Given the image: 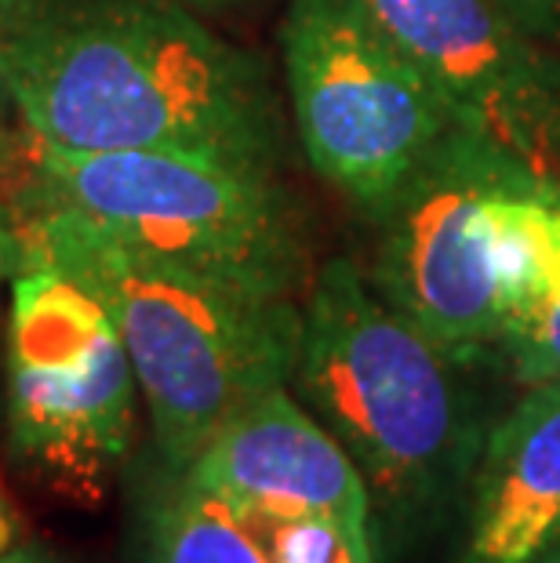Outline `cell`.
Here are the masks:
<instances>
[{"mask_svg": "<svg viewBox=\"0 0 560 563\" xmlns=\"http://www.w3.org/2000/svg\"><path fill=\"white\" fill-rule=\"evenodd\" d=\"M0 91L44 150L277 167L284 142L266 66L175 0H26L0 33Z\"/></svg>", "mask_w": 560, "mask_h": 563, "instance_id": "6da1fadb", "label": "cell"}, {"mask_svg": "<svg viewBox=\"0 0 560 563\" xmlns=\"http://www.w3.org/2000/svg\"><path fill=\"white\" fill-rule=\"evenodd\" d=\"M19 247L99 298L124 342L153 443L172 473H186L237 411L292 382L303 302L248 295L168 266L47 203H30Z\"/></svg>", "mask_w": 560, "mask_h": 563, "instance_id": "7a4b0ae2", "label": "cell"}, {"mask_svg": "<svg viewBox=\"0 0 560 563\" xmlns=\"http://www.w3.org/2000/svg\"><path fill=\"white\" fill-rule=\"evenodd\" d=\"M459 371L350 258L314 273L288 386L361 470L378 517H422L473 473Z\"/></svg>", "mask_w": 560, "mask_h": 563, "instance_id": "3957f363", "label": "cell"}, {"mask_svg": "<svg viewBox=\"0 0 560 563\" xmlns=\"http://www.w3.org/2000/svg\"><path fill=\"white\" fill-rule=\"evenodd\" d=\"M33 172L30 203L66 208L142 255L237 291L303 302L317 273L277 167L175 150L33 146Z\"/></svg>", "mask_w": 560, "mask_h": 563, "instance_id": "277c9868", "label": "cell"}, {"mask_svg": "<svg viewBox=\"0 0 560 563\" xmlns=\"http://www.w3.org/2000/svg\"><path fill=\"white\" fill-rule=\"evenodd\" d=\"M281 58L309 167L367 222L462 124L361 0H288Z\"/></svg>", "mask_w": 560, "mask_h": 563, "instance_id": "5b68a950", "label": "cell"}, {"mask_svg": "<svg viewBox=\"0 0 560 563\" xmlns=\"http://www.w3.org/2000/svg\"><path fill=\"white\" fill-rule=\"evenodd\" d=\"M135 400V371L99 298L19 247L4 323L11 451L58 495L91 501L128 459Z\"/></svg>", "mask_w": 560, "mask_h": 563, "instance_id": "8992f818", "label": "cell"}, {"mask_svg": "<svg viewBox=\"0 0 560 563\" xmlns=\"http://www.w3.org/2000/svg\"><path fill=\"white\" fill-rule=\"evenodd\" d=\"M520 172L531 167L455 124L375 222V291L462 367L503 353L484 203Z\"/></svg>", "mask_w": 560, "mask_h": 563, "instance_id": "52a82bcc", "label": "cell"}, {"mask_svg": "<svg viewBox=\"0 0 560 563\" xmlns=\"http://www.w3.org/2000/svg\"><path fill=\"white\" fill-rule=\"evenodd\" d=\"M476 135L560 186V52L495 0H361Z\"/></svg>", "mask_w": 560, "mask_h": 563, "instance_id": "ba28073f", "label": "cell"}, {"mask_svg": "<svg viewBox=\"0 0 560 563\" xmlns=\"http://www.w3.org/2000/svg\"><path fill=\"white\" fill-rule=\"evenodd\" d=\"M178 476L233 506L328 517L372 542V490L292 386L262 393L237 411Z\"/></svg>", "mask_w": 560, "mask_h": 563, "instance_id": "9c48e42d", "label": "cell"}, {"mask_svg": "<svg viewBox=\"0 0 560 563\" xmlns=\"http://www.w3.org/2000/svg\"><path fill=\"white\" fill-rule=\"evenodd\" d=\"M560 545V382L528 386L481 440L462 563H535Z\"/></svg>", "mask_w": 560, "mask_h": 563, "instance_id": "30bf717a", "label": "cell"}, {"mask_svg": "<svg viewBox=\"0 0 560 563\" xmlns=\"http://www.w3.org/2000/svg\"><path fill=\"white\" fill-rule=\"evenodd\" d=\"M146 563H273L252 527L226 498L175 473L153 501L146 523Z\"/></svg>", "mask_w": 560, "mask_h": 563, "instance_id": "8fae6325", "label": "cell"}, {"mask_svg": "<svg viewBox=\"0 0 560 563\" xmlns=\"http://www.w3.org/2000/svg\"><path fill=\"white\" fill-rule=\"evenodd\" d=\"M237 512L252 527V534L273 563H372L375 556L372 542L350 534L342 523L328 517L270 512L252 506H237Z\"/></svg>", "mask_w": 560, "mask_h": 563, "instance_id": "7c38bea8", "label": "cell"}, {"mask_svg": "<svg viewBox=\"0 0 560 563\" xmlns=\"http://www.w3.org/2000/svg\"><path fill=\"white\" fill-rule=\"evenodd\" d=\"M503 361L509 364L520 386L560 382V295L531 331H524L514 345H506Z\"/></svg>", "mask_w": 560, "mask_h": 563, "instance_id": "4fadbf2b", "label": "cell"}, {"mask_svg": "<svg viewBox=\"0 0 560 563\" xmlns=\"http://www.w3.org/2000/svg\"><path fill=\"white\" fill-rule=\"evenodd\" d=\"M520 30L560 52V0H495Z\"/></svg>", "mask_w": 560, "mask_h": 563, "instance_id": "5bb4252c", "label": "cell"}, {"mask_svg": "<svg viewBox=\"0 0 560 563\" xmlns=\"http://www.w3.org/2000/svg\"><path fill=\"white\" fill-rule=\"evenodd\" d=\"M15 266H19V230L8 222L4 208H0V339H4V287H11V277H15Z\"/></svg>", "mask_w": 560, "mask_h": 563, "instance_id": "9a60e30c", "label": "cell"}, {"mask_svg": "<svg viewBox=\"0 0 560 563\" xmlns=\"http://www.w3.org/2000/svg\"><path fill=\"white\" fill-rule=\"evenodd\" d=\"M19 542H26V523H22V512L15 501H11L8 487L0 484V553H8V549Z\"/></svg>", "mask_w": 560, "mask_h": 563, "instance_id": "2e32d148", "label": "cell"}, {"mask_svg": "<svg viewBox=\"0 0 560 563\" xmlns=\"http://www.w3.org/2000/svg\"><path fill=\"white\" fill-rule=\"evenodd\" d=\"M0 563H58V560L47 556L44 549H37V545L19 542V545H11L8 553H0Z\"/></svg>", "mask_w": 560, "mask_h": 563, "instance_id": "e0dca14e", "label": "cell"}, {"mask_svg": "<svg viewBox=\"0 0 560 563\" xmlns=\"http://www.w3.org/2000/svg\"><path fill=\"white\" fill-rule=\"evenodd\" d=\"M22 4H26V0H0V33L8 30V22L19 15Z\"/></svg>", "mask_w": 560, "mask_h": 563, "instance_id": "ac0fdd59", "label": "cell"}, {"mask_svg": "<svg viewBox=\"0 0 560 563\" xmlns=\"http://www.w3.org/2000/svg\"><path fill=\"white\" fill-rule=\"evenodd\" d=\"M535 563H560V545L553 549V553H546V556H539Z\"/></svg>", "mask_w": 560, "mask_h": 563, "instance_id": "d6986e66", "label": "cell"}, {"mask_svg": "<svg viewBox=\"0 0 560 563\" xmlns=\"http://www.w3.org/2000/svg\"><path fill=\"white\" fill-rule=\"evenodd\" d=\"M186 4H222V0H186Z\"/></svg>", "mask_w": 560, "mask_h": 563, "instance_id": "ffe728a7", "label": "cell"}]
</instances>
